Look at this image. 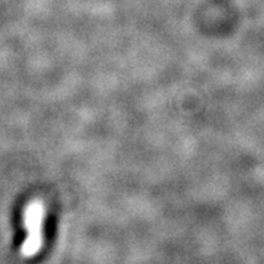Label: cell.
Segmentation results:
<instances>
[{
	"instance_id": "obj_1",
	"label": "cell",
	"mask_w": 264,
	"mask_h": 264,
	"mask_svg": "<svg viewBox=\"0 0 264 264\" xmlns=\"http://www.w3.org/2000/svg\"><path fill=\"white\" fill-rule=\"evenodd\" d=\"M43 211V205L38 201L33 202L26 211V225L28 229V236L22 247L25 256H33L41 248Z\"/></svg>"
}]
</instances>
